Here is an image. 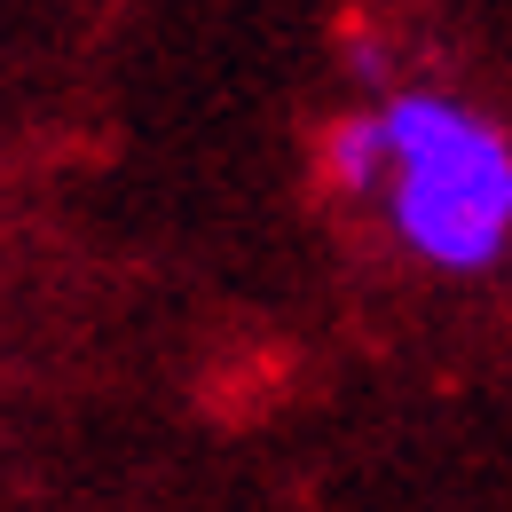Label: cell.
Listing matches in <instances>:
<instances>
[{
    "instance_id": "cell-2",
    "label": "cell",
    "mask_w": 512,
    "mask_h": 512,
    "mask_svg": "<svg viewBox=\"0 0 512 512\" xmlns=\"http://www.w3.org/2000/svg\"><path fill=\"white\" fill-rule=\"evenodd\" d=\"M379 166H386V134H379V95L339 111L331 127L316 134V174L339 197H371L379 190Z\"/></svg>"
},
{
    "instance_id": "cell-1",
    "label": "cell",
    "mask_w": 512,
    "mask_h": 512,
    "mask_svg": "<svg viewBox=\"0 0 512 512\" xmlns=\"http://www.w3.org/2000/svg\"><path fill=\"white\" fill-rule=\"evenodd\" d=\"M379 134L386 237L434 276H489L512 253V134L449 87H386Z\"/></svg>"
}]
</instances>
